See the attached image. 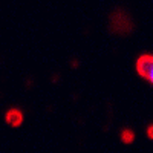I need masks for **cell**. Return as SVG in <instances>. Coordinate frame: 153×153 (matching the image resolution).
I'll use <instances>...</instances> for the list:
<instances>
[{"instance_id": "obj_1", "label": "cell", "mask_w": 153, "mask_h": 153, "mask_svg": "<svg viewBox=\"0 0 153 153\" xmlns=\"http://www.w3.org/2000/svg\"><path fill=\"white\" fill-rule=\"evenodd\" d=\"M109 28L117 35H127L133 31V22L124 9H115L109 17Z\"/></svg>"}, {"instance_id": "obj_3", "label": "cell", "mask_w": 153, "mask_h": 153, "mask_svg": "<svg viewBox=\"0 0 153 153\" xmlns=\"http://www.w3.org/2000/svg\"><path fill=\"white\" fill-rule=\"evenodd\" d=\"M5 120H6V123H8L9 126L17 127V126L22 124L23 115H22V112H20L19 109H9V110L6 112V115H5Z\"/></svg>"}, {"instance_id": "obj_5", "label": "cell", "mask_w": 153, "mask_h": 153, "mask_svg": "<svg viewBox=\"0 0 153 153\" xmlns=\"http://www.w3.org/2000/svg\"><path fill=\"white\" fill-rule=\"evenodd\" d=\"M147 135H149V138L153 139V126H150L149 129H147Z\"/></svg>"}, {"instance_id": "obj_4", "label": "cell", "mask_w": 153, "mask_h": 153, "mask_svg": "<svg viewBox=\"0 0 153 153\" xmlns=\"http://www.w3.org/2000/svg\"><path fill=\"white\" fill-rule=\"evenodd\" d=\"M121 139H123V143L130 144L133 139H135V133H133L130 129H126V130H123V133H121Z\"/></svg>"}, {"instance_id": "obj_2", "label": "cell", "mask_w": 153, "mask_h": 153, "mask_svg": "<svg viewBox=\"0 0 153 153\" xmlns=\"http://www.w3.org/2000/svg\"><path fill=\"white\" fill-rule=\"evenodd\" d=\"M138 74L153 84V55H143L136 61Z\"/></svg>"}]
</instances>
